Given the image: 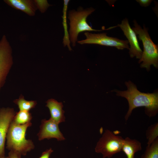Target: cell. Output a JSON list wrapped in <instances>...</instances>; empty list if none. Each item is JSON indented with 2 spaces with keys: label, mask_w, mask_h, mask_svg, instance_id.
Here are the masks:
<instances>
[{
  "label": "cell",
  "mask_w": 158,
  "mask_h": 158,
  "mask_svg": "<svg viewBox=\"0 0 158 158\" xmlns=\"http://www.w3.org/2000/svg\"><path fill=\"white\" fill-rule=\"evenodd\" d=\"M134 27L132 29L135 32L140 40L142 42L143 51L141 57L138 61L140 67L145 68L147 71L150 70V66L153 65L156 68L158 67V45L152 40L148 33V29L144 25L143 28L135 20L133 21Z\"/></svg>",
  "instance_id": "cell-3"
},
{
  "label": "cell",
  "mask_w": 158,
  "mask_h": 158,
  "mask_svg": "<svg viewBox=\"0 0 158 158\" xmlns=\"http://www.w3.org/2000/svg\"><path fill=\"white\" fill-rule=\"evenodd\" d=\"M32 117L31 114L29 111H19L16 113L13 121L17 124L23 125L30 122Z\"/></svg>",
  "instance_id": "cell-16"
},
{
  "label": "cell",
  "mask_w": 158,
  "mask_h": 158,
  "mask_svg": "<svg viewBox=\"0 0 158 158\" xmlns=\"http://www.w3.org/2000/svg\"><path fill=\"white\" fill-rule=\"evenodd\" d=\"M59 124L51 118L48 120L42 119L40 126V130L37 134L38 140L56 138L58 141L65 140L60 130Z\"/></svg>",
  "instance_id": "cell-10"
},
{
  "label": "cell",
  "mask_w": 158,
  "mask_h": 158,
  "mask_svg": "<svg viewBox=\"0 0 158 158\" xmlns=\"http://www.w3.org/2000/svg\"><path fill=\"white\" fill-rule=\"evenodd\" d=\"M13 63L12 48L6 36L4 35L0 40V91Z\"/></svg>",
  "instance_id": "cell-6"
},
{
  "label": "cell",
  "mask_w": 158,
  "mask_h": 158,
  "mask_svg": "<svg viewBox=\"0 0 158 158\" xmlns=\"http://www.w3.org/2000/svg\"><path fill=\"white\" fill-rule=\"evenodd\" d=\"M20 156L15 152L10 151L7 158H21Z\"/></svg>",
  "instance_id": "cell-22"
},
{
  "label": "cell",
  "mask_w": 158,
  "mask_h": 158,
  "mask_svg": "<svg viewBox=\"0 0 158 158\" xmlns=\"http://www.w3.org/2000/svg\"><path fill=\"white\" fill-rule=\"evenodd\" d=\"M141 150V144L138 140L128 137L124 139L121 151L125 154L127 158H135V153Z\"/></svg>",
  "instance_id": "cell-13"
},
{
  "label": "cell",
  "mask_w": 158,
  "mask_h": 158,
  "mask_svg": "<svg viewBox=\"0 0 158 158\" xmlns=\"http://www.w3.org/2000/svg\"><path fill=\"white\" fill-rule=\"evenodd\" d=\"M141 158H158V138L147 146Z\"/></svg>",
  "instance_id": "cell-17"
},
{
  "label": "cell",
  "mask_w": 158,
  "mask_h": 158,
  "mask_svg": "<svg viewBox=\"0 0 158 158\" xmlns=\"http://www.w3.org/2000/svg\"></svg>",
  "instance_id": "cell-23"
},
{
  "label": "cell",
  "mask_w": 158,
  "mask_h": 158,
  "mask_svg": "<svg viewBox=\"0 0 158 158\" xmlns=\"http://www.w3.org/2000/svg\"><path fill=\"white\" fill-rule=\"evenodd\" d=\"M124 140L121 136L106 130L97 142L95 151L101 153L103 158H111L121 151Z\"/></svg>",
  "instance_id": "cell-5"
},
{
  "label": "cell",
  "mask_w": 158,
  "mask_h": 158,
  "mask_svg": "<svg viewBox=\"0 0 158 158\" xmlns=\"http://www.w3.org/2000/svg\"><path fill=\"white\" fill-rule=\"evenodd\" d=\"M53 151L51 148L43 152L39 158H49L50 155Z\"/></svg>",
  "instance_id": "cell-21"
},
{
  "label": "cell",
  "mask_w": 158,
  "mask_h": 158,
  "mask_svg": "<svg viewBox=\"0 0 158 158\" xmlns=\"http://www.w3.org/2000/svg\"><path fill=\"white\" fill-rule=\"evenodd\" d=\"M136 1L141 6L146 7L149 6L152 1V0H136Z\"/></svg>",
  "instance_id": "cell-20"
},
{
  "label": "cell",
  "mask_w": 158,
  "mask_h": 158,
  "mask_svg": "<svg viewBox=\"0 0 158 158\" xmlns=\"http://www.w3.org/2000/svg\"><path fill=\"white\" fill-rule=\"evenodd\" d=\"M16 113L12 108H0V158H4L7 133Z\"/></svg>",
  "instance_id": "cell-8"
},
{
  "label": "cell",
  "mask_w": 158,
  "mask_h": 158,
  "mask_svg": "<svg viewBox=\"0 0 158 158\" xmlns=\"http://www.w3.org/2000/svg\"><path fill=\"white\" fill-rule=\"evenodd\" d=\"M116 27H119L123 31L130 45L129 53L131 58L135 57L140 59L141 57L142 51L140 48L136 34L131 28L128 19H123L121 23L118 24Z\"/></svg>",
  "instance_id": "cell-9"
},
{
  "label": "cell",
  "mask_w": 158,
  "mask_h": 158,
  "mask_svg": "<svg viewBox=\"0 0 158 158\" xmlns=\"http://www.w3.org/2000/svg\"><path fill=\"white\" fill-rule=\"evenodd\" d=\"M70 1L64 0L63 7V9L62 24L64 30V36L63 39V43L64 47L67 46L69 51H71L72 49L70 46V41L69 39V34L68 31V26L67 23V12L68 5Z\"/></svg>",
  "instance_id": "cell-14"
},
{
  "label": "cell",
  "mask_w": 158,
  "mask_h": 158,
  "mask_svg": "<svg viewBox=\"0 0 158 158\" xmlns=\"http://www.w3.org/2000/svg\"><path fill=\"white\" fill-rule=\"evenodd\" d=\"M31 125V122L19 125L12 121L6 135V148L20 155H25L33 149L35 147L33 142L26 139L25 136L27 128Z\"/></svg>",
  "instance_id": "cell-2"
},
{
  "label": "cell",
  "mask_w": 158,
  "mask_h": 158,
  "mask_svg": "<svg viewBox=\"0 0 158 158\" xmlns=\"http://www.w3.org/2000/svg\"><path fill=\"white\" fill-rule=\"evenodd\" d=\"M46 106L49 110L50 118L59 124L65 121L64 111L63 109V105L61 102H58L54 99H50L46 102Z\"/></svg>",
  "instance_id": "cell-12"
},
{
  "label": "cell",
  "mask_w": 158,
  "mask_h": 158,
  "mask_svg": "<svg viewBox=\"0 0 158 158\" xmlns=\"http://www.w3.org/2000/svg\"><path fill=\"white\" fill-rule=\"evenodd\" d=\"M8 5L30 16L35 15L37 10L35 0H4Z\"/></svg>",
  "instance_id": "cell-11"
},
{
  "label": "cell",
  "mask_w": 158,
  "mask_h": 158,
  "mask_svg": "<svg viewBox=\"0 0 158 158\" xmlns=\"http://www.w3.org/2000/svg\"><path fill=\"white\" fill-rule=\"evenodd\" d=\"M127 88L126 90H112L116 92V95L126 98L129 106L128 110L125 116L126 121L128 119L132 111L135 108L144 107L145 113L149 117L155 116L158 111V93H145L139 91L136 86L131 81H126Z\"/></svg>",
  "instance_id": "cell-1"
},
{
  "label": "cell",
  "mask_w": 158,
  "mask_h": 158,
  "mask_svg": "<svg viewBox=\"0 0 158 158\" xmlns=\"http://www.w3.org/2000/svg\"><path fill=\"white\" fill-rule=\"evenodd\" d=\"M95 9L92 7L84 9L81 7L69 11L68 18L69 20V37L72 46L74 47L78 40V34L84 31H99L106 30H97L93 29L87 22V17Z\"/></svg>",
  "instance_id": "cell-4"
},
{
  "label": "cell",
  "mask_w": 158,
  "mask_h": 158,
  "mask_svg": "<svg viewBox=\"0 0 158 158\" xmlns=\"http://www.w3.org/2000/svg\"><path fill=\"white\" fill-rule=\"evenodd\" d=\"M13 102L16 104L19 111H29L34 108L37 104L36 101H28L25 99L24 96L21 95L18 99H15Z\"/></svg>",
  "instance_id": "cell-15"
},
{
  "label": "cell",
  "mask_w": 158,
  "mask_h": 158,
  "mask_svg": "<svg viewBox=\"0 0 158 158\" xmlns=\"http://www.w3.org/2000/svg\"><path fill=\"white\" fill-rule=\"evenodd\" d=\"M86 37L85 40L78 41L81 44H95L113 47L118 49H129V46L127 40H123L116 37L107 35L105 33H92L89 32H85Z\"/></svg>",
  "instance_id": "cell-7"
},
{
  "label": "cell",
  "mask_w": 158,
  "mask_h": 158,
  "mask_svg": "<svg viewBox=\"0 0 158 158\" xmlns=\"http://www.w3.org/2000/svg\"><path fill=\"white\" fill-rule=\"evenodd\" d=\"M35 1L37 10L39 9L42 13L45 12L48 7L51 5L48 3L47 0H35Z\"/></svg>",
  "instance_id": "cell-19"
},
{
  "label": "cell",
  "mask_w": 158,
  "mask_h": 158,
  "mask_svg": "<svg viewBox=\"0 0 158 158\" xmlns=\"http://www.w3.org/2000/svg\"><path fill=\"white\" fill-rule=\"evenodd\" d=\"M146 136L147 140V145H150L158 138V122L151 125L148 127L146 131Z\"/></svg>",
  "instance_id": "cell-18"
}]
</instances>
